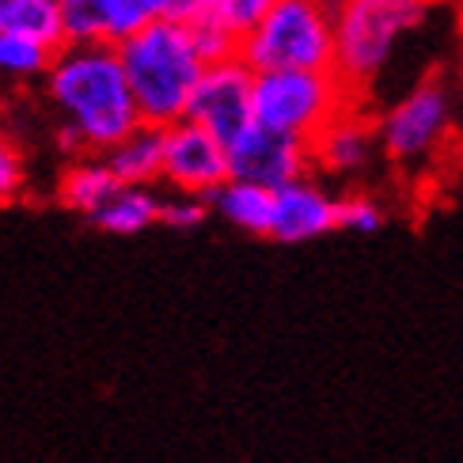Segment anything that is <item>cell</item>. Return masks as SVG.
Listing matches in <instances>:
<instances>
[{"mask_svg":"<svg viewBox=\"0 0 463 463\" xmlns=\"http://www.w3.org/2000/svg\"><path fill=\"white\" fill-rule=\"evenodd\" d=\"M118 57L145 126L167 129L186 118L194 88L205 72V57L198 53L186 24L167 15L122 43Z\"/></svg>","mask_w":463,"mask_h":463,"instance_id":"cell-2","label":"cell"},{"mask_svg":"<svg viewBox=\"0 0 463 463\" xmlns=\"http://www.w3.org/2000/svg\"><path fill=\"white\" fill-rule=\"evenodd\" d=\"M228 171L240 183H255L266 190H281L297 179H307L316 171L312 164V141L278 133L266 126H250L243 137L228 145Z\"/></svg>","mask_w":463,"mask_h":463,"instance_id":"cell-8","label":"cell"},{"mask_svg":"<svg viewBox=\"0 0 463 463\" xmlns=\"http://www.w3.org/2000/svg\"><path fill=\"white\" fill-rule=\"evenodd\" d=\"M217 0H171V19H179V24H198V19L213 15Z\"/></svg>","mask_w":463,"mask_h":463,"instance_id":"cell-24","label":"cell"},{"mask_svg":"<svg viewBox=\"0 0 463 463\" xmlns=\"http://www.w3.org/2000/svg\"><path fill=\"white\" fill-rule=\"evenodd\" d=\"M274 5H278V0H217L213 15L221 19L232 34H240V43H243V38L255 31L269 12H274Z\"/></svg>","mask_w":463,"mask_h":463,"instance_id":"cell-21","label":"cell"},{"mask_svg":"<svg viewBox=\"0 0 463 463\" xmlns=\"http://www.w3.org/2000/svg\"><path fill=\"white\" fill-rule=\"evenodd\" d=\"M209 198H198V194H164V209H160V224L171 228V232H194L205 224L209 217Z\"/></svg>","mask_w":463,"mask_h":463,"instance_id":"cell-22","label":"cell"},{"mask_svg":"<svg viewBox=\"0 0 463 463\" xmlns=\"http://www.w3.org/2000/svg\"><path fill=\"white\" fill-rule=\"evenodd\" d=\"M213 213L232 224L243 236H259L269 240V228H274V190L255 186V183H240V179H228L213 198Z\"/></svg>","mask_w":463,"mask_h":463,"instance_id":"cell-15","label":"cell"},{"mask_svg":"<svg viewBox=\"0 0 463 463\" xmlns=\"http://www.w3.org/2000/svg\"><path fill=\"white\" fill-rule=\"evenodd\" d=\"M255 72L335 69V5L331 0H278L262 24L240 43Z\"/></svg>","mask_w":463,"mask_h":463,"instance_id":"cell-4","label":"cell"},{"mask_svg":"<svg viewBox=\"0 0 463 463\" xmlns=\"http://www.w3.org/2000/svg\"><path fill=\"white\" fill-rule=\"evenodd\" d=\"M331 232H338V194H331L326 183L307 175L274 190V228H269L274 243H316Z\"/></svg>","mask_w":463,"mask_h":463,"instance_id":"cell-11","label":"cell"},{"mask_svg":"<svg viewBox=\"0 0 463 463\" xmlns=\"http://www.w3.org/2000/svg\"><path fill=\"white\" fill-rule=\"evenodd\" d=\"M376 152H380L376 122H369L357 107H350L312 141V164L326 179H357L373 167Z\"/></svg>","mask_w":463,"mask_h":463,"instance_id":"cell-12","label":"cell"},{"mask_svg":"<svg viewBox=\"0 0 463 463\" xmlns=\"http://www.w3.org/2000/svg\"><path fill=\"white\" fill-rule=\"evenodd\" d=\"M456 122V95L452 88L430 76V80L414 84L402 99H395L380 114V152L383 160L395 167H421L430 164L440 148H445L449 133Z\"/></svg>","mask_w":463,"mask_h":463,"instance_id":"cell-6","label":"cell"},{"mask_svg":"<svg viewBox=\"0 0 463 463\" xmlns=\"http://www.w3.org/2000/svg\"><path fill=\"white\" fill-rule=\"evenodd\" d=\"M186 27H190V38H194L198 53L205 57V65L240 57V34H232L217 15H205V19H198V24H186Z\"/></svg>","mask_w":463,"mask_h":463,"instance_id":"cell-20","label":"cell"},{"mask_svg":"<svg viewBox=\"0 0 463 463\" xmlns=\"http://www.w3.org/2000/svg\"><path fill=\"white\" fill-rule=\"evenodd\" d=\"M122 183L114 179V171L107 167L103 156H80L61 171V183H57V202H61L69 213L95 221V213L118 194Z\"/></svg>","mask_w":463,"mask_h":463,"instance_id":"cell-13","label":"cell"},{"mask_svg":"<svg viewBox=\"0 0 463 463\" xmlns=\"http://www.w3.org/2000/svg\"><path fill=\"white\" fill-rule=\"evenodd\" d=\"M65 46H114L171 15V0H61Z\"/></svg>","mask_w":463,"mask_h":463,"instance_id":"cell-10","label":"cell"},{"mask_svg":"<svg viewBox=\"0 0 463 463\" xmlns=\"http://www.w3.org/2000/svg\"><path fill=\"white\" fill-rule=\"evenodd\" d=\"M232 179L228 171V145L198 122H175L164 129V186L175 194L213 198Z\"/></svg>","mask_w":463,"mask_h":463,"instance_id":"cell-9","label":"cell"},{"mask_svg":"<svg viewBox=\"0 0 463 463\" xmlns=\"http://www.w3.org/2000/svg\"><path fill=\"white\" fill-rule=\"evenodd\" d=\"M190 122L205 126L217 141L232 145L255 126V69L243 57L205 65L186 110Z\"/></svg>","mask_w":463,"mask_h":463,"instance_id":"cell-7","label":"cell"},{"mask_svg":"<svg viewBox=\"0 0 463 463\" xmlns=\"http://www.w3.org/2000/svg\"><path fill=\"white\" fill-rule=\"evenodd\" d=\"M24 190V156L19 148L0 133V202H12Z\"/></svg>","mask_w":463,"mask_h":463,"instance_id":"cell-23","label":"cell"},{"mask_svg":"<svg viewBox=\"0 0 463 463\" xmlns=\"http://www.w3.org/2000/svg\"><path fill=\"white\" fill-rule=\"evenodd\" d=\"M0 31L27 34L50 50L65 46V15L61 0H0Z\"/></svg>","mask_w":463,"mask_h":463,"instance_id":"cell-17","label":"cell"},{"mask_svg":"<svg viewBox=\"0 0 463 463\" xmlns=\"http://www.w3.org/2000/svg\"><path fill=\"white\" fill-rule=\"evenodd\" d=\"M354 99L357 95L335 69L255 72V122L304 141H316L338 114L354 107Z\"/></svg>","mask_w":463,"mask_h":463,"instance_id":"cell-5","label":"cell"},{"mask_svg":"<svg viewBox=\"0 0 463 463\" xmlns=\"http://www.w3.org/2000/svg\"><path fill=\"white\" fill-rule=\"evenodd\" d=\"M43 80L50 107L61 114L57 141L72 160L107 156L145 126L114 46H61Z\"/></svg>","mask_w":463,"mask_h":463,"instance_id":"cell-1","label":"cell"},{"mask_svg":"<svg viewBox=\"0 0 463 463\" xmlns=\"http://www.w3.org/2000/svg\"><path fill=\"white\" fill-rule=\"evenodd\" d=\"M103 160L122 186H156L164 179V129L137 126Z\"/></svg>","mask_w":463,"mask_h":463,"instance_id":"cell-14","label":"cell"},{"mask_svg":"<svg viewBox=\"0 0 463 463\" xmlns=\"http://www.w3.org/2000/svg\"><path fill=\"white\" fill-rule=\"evenodd\" d=\"M388 224V209L364 190H350L338 198V232H354V236H376Z\"/></svg>","mask_w":463,"mask_h":463,"instance_id":"cell-19","label":"cell"},{"mask_svg":"<svg viewBox=\"0 0 463 463\" xmlns=\"http://www.w3.org/2000/svg\"><path fill=\"white\" fill-rule=\"evenodd\" d=\"M57 50H50L46 43H34L27 34H12L0 31V76H12V80H34V76H46L53 65Z\"/></svg>","mask_w":463,"mask_h":463,"instance_id":"cell-18","label":"cell"},{"mask_svg":"<svg viewBox=\"0 0 463 463\" xmlns=\"http://www.w3.org/2000/svg\"><path fill=\"white\" fill-rule=\"evenodd\" d=\"M164 194L156 186H122L99 213H95V228L107 236H141L152 224H160Z\"/></svg>","mask_w":463,"mask_h":463,"instance_id":"cell-16","label":"cell"},{"mask_svg":"<svg viewBox=\"0 0 463 463\" xmlns=\"http://www.w3.org/2000/svg\"><path fill=\"white\" fill-rule=\"evenodd\" d=\"M433 0H338L335 5V72L354 95L373 88L392 65L402 38L430 19Z\"/></svg>","mask_w":463,"mask_h":463,"instance_id":"cell-3","label":"cell"}]
</instances>
